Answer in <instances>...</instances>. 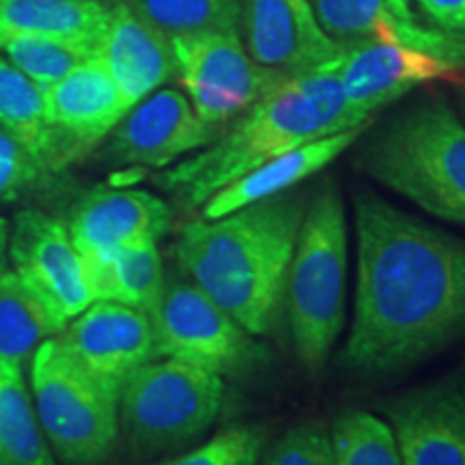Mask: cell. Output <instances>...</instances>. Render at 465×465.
Here are the masks:
<instances>
[{"mask_svg": "<svg viewBox=\"0 0 465 465\" xmlns=\"http://www.w3.org/2000/svg\"><path fill=\"white\" fill-rule=\"evenodd\" d=\"M61 330L14 272L0 274V371L26 377L37 347Z\"/></svg>", "mask_w": 465, "mask_h": 465, "instance_id": "cell-22", "label": "cell"}, {"mask_svg": "<svg viewBox=\"0 0 465 465\" xmlns=\"http://www.w3.org/2000/svg\"><path fill=\"white\" fill-rule=\"evenodd\" d=\"M56 339L91 373L119 391L138 366L155 358L147 312L116 302H93Z\"/></svg>", "mask_w": 465, "mask_h": 465, "instance_id": "cell-17", "label": "cell"}, {"mask_svg": "<svg viewBox=\"0 0 465 465\" xmlns=\"http://www.w3.org/2000/svg\"><path fill=\"white\" fill-rule=\"evenodd\" d=\"M334 465H401L391 424L371 411L347 410L332 422Z\"/></svg>", "mask_w": 465, "mask_h": 465, "instance_id": "cell-27", "label": "cell"}, {"mask_svg": "<svg viewBox=\"0 0 465 465\" xmlns=\"http://www.w3.org/2000/svg\"><path fill=\"white\" fill-rule=\"evenodd\" d=\"M223 407V375L177 358H153L121 386V435L136 459L166 455L203 438Z\"/></svg>", "mask_w": 465, "mask_h": 465, "instance_id": "cell-6", "label": "cell"}, {"mask_svg": "<svg viewBox=\"0 0 465 465\" xmlns=\"http://www.w3.org/2000/svg\"><path fill=\"white\" fill-rule=\"evenodd\" d=\"M259 465H334L332 431L322 420H304L278 438Z\"/></svg>", "mask_w": 465, "mask_h": 465, "instance_id": "cell-30", "label": "cell"}, {"mask_svg": "<svg viewBox=\"0 0 465 465\" xmlns=\"http://www.w3.org/2000/svg\"><path fill=\"white\" fill-rule=\"evenodd\" d=\"M173 224L168 203L147 190L95 188L74 207L67 229L84 265L136 243H158Z\"/></svg>", "mask_w": 465, "mask_h": 465, "instance_id": "cell-15", "label": "cell"}, {"mask_svg": "<svg viewBox=\"0 0 465 465\" xmlns=\"http://www.w3.org/2000/svg\"><path fill=\"white\" fill-rule=\"evenodd\" d=\"M306 203L293 188L223 218L192 220L174 242V261L250 334H270L284 304Z\"/></svg>", "mask_w": 465, "mask_h": 465, "instance_id": "cell-2", "label": "cell"}, {"mask_svg": "<svg viewBox=\"0 0 465 465\" xmlns=\"http://www.w3.org/2000/svg\"><path fill=\"white\" fill-rule=\"evenodd\" d=\"M220 136L179 89L162 86L125 113L108 134L104 160L114 166L164 168Z\"/></svg>", "mask_w": 465, "mask_h": 465, "instance_id": "cell-11", "label": "cell"}, {"mask_svg": "<svg viewBox=\"0 0 465 465\" xmlns=\"http://www.w3.org/2000/svg\"><path fill=\"white\" fill-rule=\"evenodd\" d=\"M147 315L155 358H177L223 377L252 373L265 360L254 336L190 281H166Z\"/></svg>", "mask_w": 465, "mask_h": 465, "instance_id": "cell-8", "label": "cell"}, {"mask_svg": "<svg viewBox=\"0 0 465 465\" xmlns=\"http://www.w3.org/2000/svg\"><path fill=\"white\" fill-rule=\"evenodd\" d=\"M54 143V171L89 155L106 141L127 108L100 56H91L44 89Z\"/></svg>", "mask_w": 465, "mask_h": 465, "instance_id": "cell-12", "label": "cell"}, {"mask_svg": "<svg viewBox=\"0 0 465 465\" xmlns=\"http://www.w3.org/2000/svg\"><path fill=\"white\" fill-rule=\"evenodd\" d=\"M0 130L39 166L54 171V143L45 116L44 89L0 56Z\"/></svg>", "mask_w": 465, "mask_h": 465, "instance_id": "cell-24", "label": "cell"}, {"mask_svg": "<svg viewBox=\"0 0 465 465\" xmlns=\"http://www.w3.org/2000/svg\"><path fill=\"white\" fill-rule=\"evenodd\" d=\"M108 20L104 0H0V52L15 39H56L97 54Z\"/></svg>", "mask_w": 465, "mask_h": 465, "instance_id": "cell-21", "label": "cell"}, {"mask_svg": "<svg viewBox=\"0 0 465 465\" xmlns=\"http://www.w3.org/2000/svg\"><path fill=\"white\" fill-rule=\"evenodd\" d=\"M240 37L254 63L287 78L342 54V45L319 25L311 0H242Z\"/></svg>", "mask_w": 465, "mask_h": 465, "instance_id": "cell-14", "label": "cell"}, {"mask_svg": "<svg viewBox=\"0 0 465 465\" xmlns=\"http://www.w3.org/2000/svg\"><path fill=\"white\" fill-rule=\"evenodd\" d=\"M401 465H465V375L414 388L383 405Z\"/></svg>", "mask_w": 465, "mask_h": 465, "instance_id": "cell-13", "label": "cell"}, {"mask_svg": "<svg viewBox=\"0 0 465 465\" xmlns=\"http://www.w3.org/2000/svg\"><path fill=\"white\" fill-rule=\"evenodd\" d=\"M336 72L349 106L362 119L373 121L377 110L433 80H455L461 69L407 45L377 39L342 48Z\"/></svg>", "mask_w": 465, "mask_h": 465, "instance_id": "cell-16", "label": "cell"}, {"mask_svg": "<svg viewBox=\"0 0 465 465\" xmlns=\"http://www.w3.org/2000/svg\"><path fill=\"white\" fill-rule=\"evenodd\" d=\"M356 166L422 212L465 226V121L424 93L362 134Z\"/></svg>", "mask_w": 465, "mask_h": 465, "instance_id": "cell-4", "label": "cell"}, {"mask_svg": "<svg viewBox=\"0 0 465 465\" xmlns=\"http://www.w3.org/2000/svg\"><path fill=\"white\" fill-rule=\"evenodd\" d=\"M441 31L465 33V0H410Z\"/></svg>", "mask_w": 465, "mask_h": 465, "instance_id": "cell-32", "label": "cell"}, {"mask_svg": "<svg viewBox=\"0 0 465 465\" xmlns=\"http://www.w3.org/2000/svg\"><path fill=\"white\" fill-rule=\"evenodd\" d=\"M31 397L63 465L106 463L121 438L119 388L91 373L52 336L28 364Z\"/></svg>", "mask_w": 465, "mask_h": 465, "instance_id": "cell-7", "label": "cell"}, {"mask_svg": "<svg viewBox=\"0 0 465 465\" xmlns=\"http://www.w3.org/2000/svg\"><path fill=\"white\" fill-rule=\"evenodd\" d=\"M330 39L347 48L362 42H394L465 69V35L399 15L388 0H311Z\"/></svg>", "mask_w": 465, "mask_h": 465, "instance_id": "cell-18", "label": "cell"}, {"mask_svg": "<svg viewBox=\"0 0 465 465\" xmlns=\"http://www.w3.org/2000/svg\"><path fill=\"white\" fill-rule=\"evenodd\" d=\"M5 58L28 75L42 89L54 84L75 65L95 56L83 45L56 42V39H15L3 48Z\"/></svg>", "mask_w": 465, "mask_h": 465, "instance_id": "cell-28", "label": "cell"}, {"mask_svg": "<svg viewBox=\"0 0 465 465\" xmlns=\"http://www.w3.org/2000/svg\"><path fill=\"white\" fill-rule=\"evenodd\" d=\"M0 465H58L25 375L0 371Z\"/></svg>", "mask_w": 465, "mask_h": 465, "instance_id": "cell-25", "label": "cell"}, {"mask_svg": "<svg viewBox=\"0 0 465 465\" xmlns=\"http://www.w3.org/2000/svg\"><path fill=\"white\" fill-rule=\"evenodd\" d=\"M347 212L339 183L323 177L308 196L291 257L284 304L295 356L322 375L345 323Z\"/></svg>", "mask_w": 465, "mask_h": 465, "instance_id": "cell-5", "label": "cell"}, {"mask_svg": "<svg viewBox=\"0 0 465 465\" xmlns=\"http://www.w3.org/2000/svg\"><path fill=\"white\" fill-rule=\"evenodd\" d=\"M457 97H459V106H461V113L465 116V78L457 80Z\"/></svg>", "mask_w": 465, "mask_h": 465, "instance_id": "cell-34", "label": "cell"}, {"mask_svg": "<svg viewBox=\"0 0 465 465\" xmlns=\"http://www.w3.org/2000/svg\"><path fill=\"white\" fill-rule=\"evenodd\" d=\"M336 63L339 58L287 78L231 121L212 144L162 173L155 182L183 209L203 207L224 185L276 155L330 134L371 125L373 121L362 119L349 106Z\"/></svg>", "mask_w": 465, "mask_h": 465, "instance_id": "cell-3", "label": "cell"}, {"mask_svg": "<svg viewBox=\"0 0 465 465\" xmlns=\"http://www.w3.org/2000/svg\"><path fill=\"white\" fill-rule=\"evenodd\" d=\"M97 56L108 67L127 110L177 80L171 37L121 0L110 3V20Z\"/></svg>", "mask_w": 465, "mask_h": 465, "instance_id": "cell-19", "label": "cell"}, {"mask_svg": "<svg viewBox=\"0 0 465 465\" xmlns=\"http://www.w3.org/2000/svg\"><path fill=\"white\" fill-rule=\"evenodd\" d=\"M358 276L341 364L360 377L407 371L465 336V240L371 190L353 196Z\"/></svg>", "mask_w": 465, "mask_h": 465, "instance_id": "cell-1", "label": "cell"}, {"mask_svg": "<svg viewBox=\"0 0 465 465\" xmlns=\"http://www.w3.org/2000/svg\"><path fill=\"white\" fill-rule=\"evenodd\" d=\"M366 130H369V125L330 134V136L304 143L287 151V153L267 160L265 164L252 168L243 177L218 190L212 199H207L205 205L201 207V218H223L242 207L254 205L259 201L298 188L302 182H306L308 177H315L325 166L332 164L339 155L345 153L349 147H353Z\"/></svg>", "mask_w": 465, "mask_h": 465, "instance_id": "cell-20", "label": "cell"}, {"mask_svg": "<svg viewBox=\"0 0 465 465\" xmlns=\"http://www.w3.org/2000/svg\"><path fill=\"white\" fill-rule=\"evenodd\" d=\"M263 441L259 424H231L205 444L155 465H259Z\"/></svg>", "mask_w": 465, "mask_h": 465, "instance_id": "cell-29", "label": "cell"}, {"mask_svg": "<svg viewBox=\"0 0 465 465\" xmlns=\"http://www.w3.org/2000/svg\"><path fill=\"white\" fill-rule=\"evenodd\" d=\"M42 168L7 132L0 130V201L11 199L31 183Z\"/></svg>", "mask_w": 465, "mask_h": 465, "instance_id": "cell-31", "label": "cell"}, {"mask_svg": "<svg viewBox=\"0 0 465 465\" xmlns=\"http://www.w3.org/2000/svg\"><path fill=\"white\" fill-rule=\"evenodd\" d=\"M177 83L205 124L224 130L287 75L252 61L240 33L171 37Z\"/></svg>", "mask_w": 465, "mask_h": 465, "instance_id": "cell-9", "label": "cell"}, {"mask_svg": "<svg viewBox=\"0 0 465 465\" xmlns=\"http://www.w3.org/2000/svg\"><path fill=\"white\" fill-rule=\"evenodd\" d=\"M168 37L240 33L242 0H121Z\"/></svg>", "mask_w": 465, "mask_h": 465, "instance_id": "cell-26", "label": "cell"}, {"mask_svg": "<svg viewBox=\"0 0 465 465\" xmlns=\"http://www.w3.org/2000/svg\"><path fill=\"white\" fill-rule=\"evenodd\" d=\"M84 267L93 302H116L149 312L166 284L158 243L127 246Z\"/></svg>", "mask_w": 465, "mask_h": 465, "instance_id": "cell-23", "label": "cell"}, {"mask_svg": "<svg viewBox=\"0 0 465 465\" xmlns=\"http://www.w3.org/2000/svg\"><path fill=\"white\" fill-rule=\"evenodd\" d=\"M9 270V224L0 216V274Z\"/></svg>", "mask_w": 465, "mask_h": 465, "instance_id": "cell-33", "label": "cell"}, {"mask_svg": "<svg viewBox=\"0 0 465 465\" xmlns=\"http://www.w3.org/2000/svg\"><path fill=\"white\" fill-rule=\"evenodd\" d=\"M9 270L48 308L61 328L93 304L83 254L67 223L25 209L9 229Z\"/></svg>", "mask_w": 465, "mask_h": 465, "instance_id": "cell-10", "label": "cell"}]
</instances>
